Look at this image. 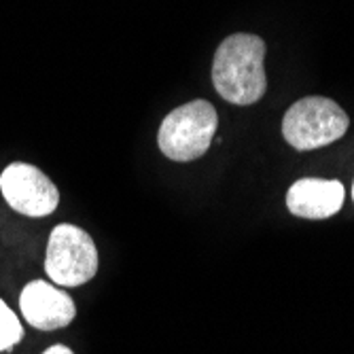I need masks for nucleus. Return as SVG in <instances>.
Here are the masks:
<instances>
[{
    "label": "nucleus",
    "instance_id": "obj_1",
    "mask_svg": "<svg viewBox=\"0 0 354 354\" xmlns=\"http://www.w3.org/2000/svg\"><path fill=\"white\" fill-rule=\"evenodd\" d=\"M266 43L254 35H232L225 39L212 62V83L223 100L238 106L259 102L268 91Z\"/></svg>",
    "mask_w": 354,
    "mask_h": 354
},
{
    "label": "nucleus",
    "instance_id": "obj_2",
    "mask_svg": "<svg viewBox=\"0 0 354 354\" xmlns=\"http://www.w3.org/2000/svg\"><path fill=\"white\" fill-rule=\"evenodd\" d=\"M216 127V109L208 100H191L170 111L159 125V151L172 162H193L210 149Z\"/></svg>",
    "mask_w": 354,
    "mask_h": 354
},
{
    "label": "nucleus",
    "instance_id": "obj_3",
    "mask_svg": "<svg viewBox=\"0 0 354 354\" xmlns=\"http://www.w3.org/2000/svg\"><path fill=\"white\" fill-rule=\"evenodd\" d=\"M346 111L325 95H308L284 113L282 136L297 151H312L339 140L348 132Z\"/></svg>",
    "mask_w": 354,
    "mask_h": 354
},
{
    "label": "nucleus",
    "instance_id": "obj_4",
    "mask_svg": "<svg viewBox=\"0 0 354 354\" xmlns=\"http://www.w3.org/2000/svg\"><path fill=\"white\" fill-rule=\"evenodd\" d=\"M45 272L59 286H81L98 272V248L77 225L62 223L51 230L45 254Z\"/></svg>",
    "mask_w": 354,
    "mask_h": 354
},
{
    "label": "nucleus",
    "instance_id": "obj_5",
    "mask_svg": "<svg viewBox=\"0 0 354 354\" xmlns=\"http://www.w3.org/2000/svg\"><path fill=\"white\" fill-rule=\"evenodd\" d=\"M0 191L7 204L26 216H47L59 204L57 187L37 166L24 162L9 164L0 174Z\"/></svg>",
    "mask_w": 354,
    "mask_h": 354
},
{
    "label": "nucleus",
    "instance_id": "obj_6",
    "mask_svg": "<svg viewBox=\"0 0 354 354\" xmlns=\"http://www.w3.org/2000/svg\"><path fill=\"white\" fill-rule=\"evenodd\" d=\"M19 310L26 323L39 331L68 327L77 316L73 297L47 280H32L21 288Z\"/></svg>",
    "mask_w": 354,
    "mask_h": 354
},
{
    "label": "nucleus",
    "instance_id": "obj_7",
    "mask_svg": "<svg viewBox=\"0 0 354 354\" xmlns=\"http://www.w3.org/2000/svg\"><path fill=\"white\" fill-rule=\"evenodd\" d=\"M344 185L339 180L299 178L286 191L288 212L301 218H329L344 206Z\"/></svg>",
    "mask_w": 354,
    "mask_h": 354
},
{
    "label": "nucleus",
    "instance_id": "obj_8",
    "mask_svg": "<svg viewBox=\"0 0 354 354\" xmlns=\"http://www.w3.org/2000/svg\"><path fill=\"white\" fill-rule=\"evenodd\" d=\"M21 339H24V327L17 314L0 299V352L11 350Z\"/></svg>",
    "mask_w": 354,
    "mask_h": 354
},
{
    "label": "nucleus",
    "instance_id": "obj_9",
    "mask_svg": "<svg viewBox=\"0 0 354 354\" xmlns=\"http://www.w3.org/2000/svg\"><path fill=\"white\" fill-rule=\"evenodd\" d=\"M43 354H75L68 346H64V344H55V346H49Z\"/></svg>",
    "mask_w": 354,
    "mask_h": 354
},
{
    "label": "nucleus",
    "instance_id": "obj_10",
    "mask_svg": "<svg viewBox=\"0 0 354 354\" xmlns=\"http://www.w3.org/2000/svg\"><path fill=\"white\" fill-rule=\"evenodd\" d=\"M352 198H354V187H352Z\"/></svg>",
    "mask_w": 354,
    "mask_h": 354
}]
</instances>
